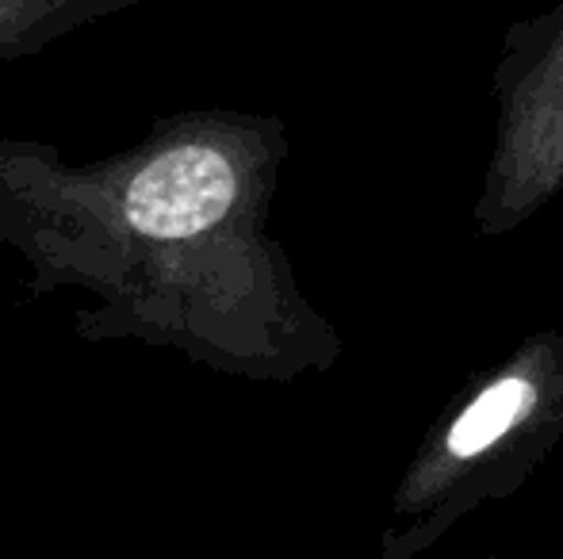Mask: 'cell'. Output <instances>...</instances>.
<instances>
[{
    "label": "cell",
    "mask_w": 563,
    "mask_h": 559,
    "mask_svg": "<svg viewBox=\"0 0 563 559\" xmlns=\"http://www.w3.org/2000/svg\"><path fill=\"white\" fill-rule=\"evenodd\" d=\"M284 161V120L234 108L165 115L89 161L0 138V246L23 261L31 295H89L74 314L81 342L296 383L330 372L345 342L268 231Z\"/></svg>",
    "instance_id": "obj_1"
},
{
    "label": "cell",
    "mask_w": 563,
    "mask_h": 559,
    "mask_svg": "<svg viewBox=\"0 0 563 559\" xmlns=\"http://www.w3.org/2000/svg\"><path fill=\"white\" fill-rule=\"evenodd\" d=\"M563 440V334L521 337L430 422L391 491L379 559H422L467 514L506 502Z\"/></svg>",
    "instance_id": "obj_2"
},
{
    "label": "cell",
    "mask_w": 563,
    "mask_h": 559,
    "mask_svg": "<svg viewBox=\"0 0 563 559\" xmlns=\"http://www.w3.org/2000/svg\"><path fill=\"white\" fill-rule=\"evenodd\" d=\"M490 92L495 146L472 219L483 238H503L563 192V0L506 27Z\"/></svg>",
    "instance_id": "obj_3"
},
{
    "label": "cell",
    "mask_w": 563,
    "mask_h": 559,
    "mask_svg": "<svg viewBox=\"0 0 563 559\" xmlns=\"http://www.w3.org/2000/svg\"><path fill=\"white\" fill-rule=\"evenodd\" d=\"M131 8L134 0H0V66L35 58L46 46Z\"/></svg>",
    "instance_id": "obj_4"
}]
</instances>
